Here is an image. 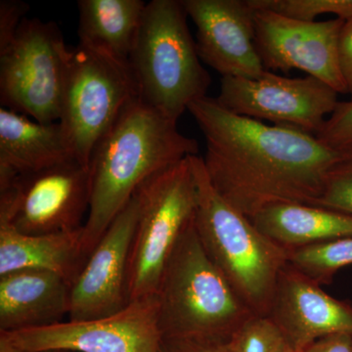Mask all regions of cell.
Wrapping results in <instances>:
<instances>
[{"mask_svg":"<svg viewBox=\"0 0 352 352\" xmlns=\"http://www.w3.org/2000/svg\"><path fill=\"white\" fill-rule=\"evenodd\" d=\"M254 10L256 48L266 71L300 69L338 94H347L338 56L344 20L303 22L271 11Z\"/></svg>","mask_w":352,"mask_h":352,"instance_id":"obj_12","label":"cell"},{"mask_svg":"<svg viewBox=\"0 0 352 352\" xmlns=\"http://www.w3.org/2000/svg\"><path fill=\"white\" fill-rule=\"evenodd\" d=\"M29 10V6L18 0L0 1V51L12 43L21 23Z\"/></svg>","mask_w":352,"mask_h":352,"instance_id":"obj_26","label":"cell"},{"mask_svg":"<svg viewBox=\"0 0 352 352\" xmlns=\"http://www.w3.org/2000/svg\"><path fill=\"white\" fill-rule=\"evenodd\" d=\"M71 307V284L57 273L20 270L0 275V332L62 323Z\"/></svg>","mask_w":352,"mask_h":352,"instance_id":"obj_16","label":"cell"},{"mask_svg":"<svg viewBox=\"0 0 352 352\" xmlns=\"http://www.w3.org/2000/svg\"><path fill=\"white\" fill-rule=\"evenodd\" d=\"M314 206L352 215V153L329 175Z\"/></svg>","mask_w":352,"mask_h":352,"instance_id":"obj_24","label":"cell"},{"mask_svg":"<svg viewBox=\"0 0 352 352\" xmlns=\"http://www.w3.org/2000/svg\"><path fill=\"white\" fill-rule=\"evenodd\" d=\"M188 111L205 136L204 164L212 186L248 219L276 204L314 206L329 175L352 153L294 127L236 115L212 97Z\"/></svg>","mask_w":352,"mask_h":352,"instance_id":"obj_1","label":"cell"},{"mask_svg":"<svg viewBox=\"0 0 352 352\" xmlns=\"http://www.w3.org/2000/svg\"><path fill=\"white\" fill-rule=\"evenodd\" d=\"M156 295L163 339L228 342L256 315L208 256L194 221L171 252Z\"/></svg>","mask_w":352,"mask_h":352,"instance_id":"obj_3","label":"cell"},{"mask_svg":"<svg viewBox=\"0 0 352 352\" xmlns=\"http://www.w3.org/2000/svg\"><path fill=\"white\" fill-rule=\"evenodd\" d=\"M196 25L204 63L223 76L258 78L265 73L256 44L254 7L249 0H182Z\"/></svg>","mask_w":352,"mask_h":352,"instance_id":"obj_14","label":"cell"},{"mask_svg":"<svg viewBox=\"0 0 352 352\" xmlns=\"http://www.w3.org/2000/svg\"><path fill=\"white\" fill-rule=\"evenodd\" d=\"M141 0H80V45L129 62L146 8Z\"/></svg>","mask_w":352,"mask_h":352,"instance_id":"obj_20","label":"cell"},{"mask_svg":"<svg viewBox=\"0 0 352 352\" xmlns=\"http://www.w3.org/2000/svg\"><path fill=\"white\" fill-rule=\"evenodd\" d=\"M136 194L138 217L129 264L131 302L157 293L171 252L195 219L198 188L190 156L146 180Z\"/></svg>","mask_w":352,"mask_h":352,"instance_id":"obj_6","label":"cell"},{"mask_svg":"<svg viewBox=\"0 0 352 352\" xmlns=\"http://www.w3.org/2000/svg\"><path fill=\"white\" fill-rule=\"evenodd\" d=\"M69 57L54 22L25 18L12 43L0 51L1 107L41 124L59 122Z\"/></svg>","mask_w":352,"mask_h":352,"instance_id":"obj_8","label":"cell"},{"mask_svg":"<svg viewBox=\"0 0 352 352\" xmlns=\"http://www.w3.org/2000/svg\"><path fill=\"white\" fill-rule=\"evenodd\" d=\"M281 352H296L294 349H292L291 347L288 346V344H285L283 349H282Z\"/></svg>","mask_w":352,"mask_h":352,"instance_id":"obj_30","label":"cell"},{"mask_svg":"<svg viewBox=\"0 0 352 352\" xmlns=\"http://www.w3.org/2000/svg\"><path fill=\"white\" fill-rule=\"evenodd\" d=\"M316 138L342 152H352V100L340 102Z\"/></svg>","mask_w":352,"mask_h":352,"instance_id":"obj_25","label":"cell"},{"mask_svg":"<svg viewBox=\"0 0 352 352\" xmlns=\"http://www.w3.org/2000/svg\"><path fill=\"white\" fill-rule=\"evenodd\" d=\"M266 316L296 352L329 336H352V305L329 296L289 263L280 274Z\"/></svg>","mask_w":352,"mask_h":352,"instance_id":"obj_15","label":"cell"},{"mask_svg":"<svg viewBox=\"0 0 352 352\" xmlns=\"http://www.w3.org/2000/svg\"><path fill=\"white\" fill-rule=\"evenodd\" d=\"M89 166L76 160L0 182V223L25 235L82 228L89 210Z\"/></svg>","mask_w":352,"mask_h":352,"instance_id":"obj_9","label":"cell"},{"mask_svg":"<svg viewBox=\"0 0 352 352\" xmlns=\"http://www.w3.org/2000/svg\"><path fill=\"white\" fill-rule=\"evenodd\" d=\"M339 94L314 76L289 78L266 71L258 78H221L217 101L236 115L268 120L316 136L339 105Z\"/></svg>","mask_w":352,"mask_h":352,"instance_id":"obj_11","label":"cell"},{"mask_svg":"<svg viewBox=\"0 0 352 352\" xmlns=\"http://www.w3.org/2000/svg\"><path fill=\"white\" fill-rule=\"evenodd\" d=\"M156 294L132 300L119 314L50 327L0 332V352H160Z\"/></svg>","mask_w":352,"mask_h":352,"instance_id":"obj_10","label":"cell"},{"mask_svg":"<svg viewBox=\"0 0 352 352\" xmlns=\"http://www.w3.org/2000/svg\"><path fill=\"white\" fill-rule=\"evenodd\" d=\"M82 228L72 232L25 235L0 223V275L20 270L57 273L73 284L87 263Z\"/></svg>","mask_w":352,"mask_h":352,"instance_id":"obj_18","label":"cell"},{"mask_svg":"<svg viewBox=\"0 0 352 352\" xmlns=\"http://www.w3.org/2000/svg\"><path fill=\"white\" fill-rule=\"evenodd\" d=\"M198 206L194 226L204 249L252 314L266 316L288 251L268 239L212 186L203 157L190 156Z\"/></svg>","mask_w":352,"mask_h":352,"instance_id":"obj_4","label":"cell"},{"mask_svg":"<svg viewBox=\"0 0 352 352\" xmlns=\"http://www.w3.org/2000/svg\"><path fill=\"white\" fill-rule=\"evenodd\" d=\"M138 208L135 192L90 252L71 286L68 320L106 318L119 314L131 303L129 264Z\"/></svg>","mask_w":352,"mask_h":352,"instance_id":"obj_13","label":"cell"},{"mask_svg":"<svg viewBox=\"0 0 352 352\" xmlns=\"http://www.w3.org/2000/svg\"><path fill=\"white\" fill-rule=\"evenodd\" d=\"M250 220L288 252L352 236V215L303 204L270 206Z\"/></svg>","mask_w":352,"mask_h":352,"instance_id":"obj_19","label":"cell"},{"mask_svg":"<svg viewBox=\"0 0 352 352\" xmlns=\"http://www.w3.org/2000/svg\"><path fill=\"white\" fill-rule=\"evenodd\" d=\"M43 352H69V351H43Z\"/></svg>","mask_w":352,"mask_h":352,"instance_id":"obj_31","label":"cell"},{"mask_svg":"<svg viewBox=\"0 0 352 352\" xmlns=\"http://www.w3.org/2000/svg\"><path fill=\"white\" fill-rule=\"evenodd\" d=\"M72 160L76 159L59 122L41 124L0 108V180Z\"/></svg>","mask_w":352,"mask_h":352,"instance_id":"obj_17","label":"cell"},{"mask_svg":"<svg viewBox=\"0 0 352 352\" xmlns=\"http://www.w3.org/2000/svg\"><path fill=\"white\" fill-rule=\"evenodd\" d=\"M303 352H352V336H329L317 340Z\"/></svg>","mask_w":352,"mask_h":352,"instance_id":"obj_29","label":"cell"},{"mask_svg":"<svg viewBox=\"0 0 352 352\" xmlns=\"http://www.w3.org/2000/svg\"><path fill=\"white\" fill-rule=\"evenodd\" d=\"M199 147L138 97L94 148L89 162L91 195L82 240L89 256L139 187L153 175L179 163Z\"/></svg>","mask_w":352,"mask_h":352,"instance_id":"obj_2","label":"cell"},{"mask_svg":"<svg viewBox=\"0 0 352 352\" xmlns=\"http://www.w3.org/2000/svg\"><path fill=\"white\" fill-rule=\"evenodd\" d=\"M136 97L129 62L80 44L71 50L59 122L78 163L89 166L94 148Z\"/></svg>","mask_w":352,"mask_h":352,"instance_id":"obj_7","label":"cell"},{"mask_svg":"<svg viewBox=\"0 0 352 352\" xmlns=\"http://www.w3.org/2000/svg\"><path fill=\"white\" fill-rule=\"evenodd\" d=\"M227 344L232 352H281L286 342L267 316L254 315Z\"/></svg>","mask_w":352,"mask_h":352,"instance_id":"obj_23","label":"cell"},{"mask_svg":"<svg viewBox=\"0 0 352 352\" xmlns=\"http://www.w3.org/2000/svg\"><path fill=\"white\" fill-rule=\"evenodd\" d=\"M160 352H232L227 342L190 339H163Z\"/></svg>","mask_w":352,"mask_h":352,"instance_id":"obj_28","label":"cell"},{"mask_svg":"<svg viewBox=\"0 0 352 352\" xmlns=\"http://www.w3.org/2000/svg\"><path fill=\"white\" fill-rule=\"evenodd\" d=\"M249 3L254 9L303 22H315L326 14L344 21L352 18V0H249Z\"/></svg>","mask_w":352,"mask_h":352,"instance_id":"obj_22","label":"cell"},{"mask_svg":"<svg viewBox=\"0 0 352 352\" xmlns=\"http://www.w3.org/2000/svg\"><path fill=\"white\" fill-rule=\"evenodd\" d=\"M187 18L178 0L146 4L129 59L138 98L175 122L192 103L207 96L212 82L201 66Z\"/></svg>","mask_w":352,"mask_h":352,"instance_id":"obj_5","label":"cell"},{"mask_svg":"<svg viewBox=\"0 0 352 352\" xmlns=\"http://www.w3.org/2000/svg\"><path fill=\"white\" fill-rule=\"evenodd\" d=\"M288 263L319 285L331 283L340 268L352 264V236L289 251Z\"/></svg>","mask_w":352,"mask_h":352,"instance_id":"obj_21","label":"cell"},{"mask_svg":"<svg viewBox=\"0 0 352 352\" xmlns=\"http://www.w3.org/2000/svg\"><path fill=\"white\" fill-rule=\"evenodd\" d=\"M340 71L352 100V18L344 21L338 44Z\"/></svg>","mask_w":352,"mask_h":352,"instance_id":"obj_27","label":"cell"}]
</instances>
